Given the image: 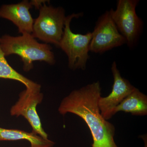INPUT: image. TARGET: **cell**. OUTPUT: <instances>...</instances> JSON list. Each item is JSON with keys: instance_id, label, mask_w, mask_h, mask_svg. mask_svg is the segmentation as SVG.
<instances>
[{"instance_id": "9", "label": "cell", "mask_w": 147, "mask_h": 147, "mask_svg": "<svg viewBox=\"0 0 147 147\" xmlns=\"http://www.w3.org/2000/svg\"><path fill=\"white\" fill-rule=\"evenodd\" d=\"M32 7L30 1L24 0L12 4L3 5L0 7V18L12 22L21 34H32L34 20L30 13Z\"/></svg>"}, {"instance_id": "5", "label": "cell", "mask_w": 147, "mask_h": 147, "mask_svg": "<svg viewBox=\"0 0 147 147\" xmlns=\"http://www.w3.org/2000/svg\"><path fill=\"white\" fill-rule=\"evenodd\" d=\"M139 1V0H119L115 10L110 9L114 23L129 48H133L137 45L143 30V21L136 11Z\"/></svg>"}, {"instance_id": "6", "label": "cell", "mask_w": 147, "mask_h": 147, "mask_svg": "<svg viewBox=\"0 0 147 147\" xmlns=\"http://www.w3.org/2000/svg\"><path fill=\"white\" fill-rule=\"evenodd\" d=\"M92 33L89 49L92 53L101 54L126 43L113 21L110 10L98 18Z\"/></svg>"}, {"instance_id": "1", "label": "cell", "mask_w": 147, "mask_h": 147, "mask_svg": "<svg viewBox=\"0 0 147 147\" xmlns=\"http://www.w3.org/2000/svg\"><path fill=\"white\" fill-rule=\"evenodd\" d=\"M101 90L97 82L72 91L62 100L58 111L63 115L75 114L86 122L92 137V147H119L114 140L115 126L103 118L98 108Z\"/></svg>"}, {"instance_id": "10", "label": "cell", "mask_w": 147, "mask_h": 147, "mask_svg": "<svg viewBox=\"0 0 147 147\" xmlns=\"http://www.w3.org/2000/svg\"><path fill=\"white\" fill-rule=\"evenodd\" d=\"M120 111L131 113L133 115H146L147 96L135 88L130 94L112 110L111 117Z\"/></svg>"}, {"instance_id": "4", "label": "cell", "mask_w": 147, "mask_h": 147, "mask_svg": "<svg viewBox=\"0 0 147 147\" xmlns=\"http://www.w3.org/2000/svg\"><path fill=\"white\" fill-rule=\"evenodd\" d=\"M38 17L35 19L32 34L46 44L59 47L63 34L66 17L63 7H53L44 3L40 8Z\"/></svg>"}, {"instance_id": "12", "label": "cell", "mask_w": 147, "mask_h": 147, "mask_svg": "<svg viewBox=\"0 0 147 147\" xmlns=\"http://www.w3.org/2000/svg\"><path fill=\"white\" fill-rule=\"evenodd\" d=\"M0 78L11 79L21 82L25 85L26 89L33 92L40 91L41 86L33 82L25 77L21 74L18 73L12 68L6 59L0 46Z\"/></svg>"}, {"instance_id": "2", "label": "cell", "mask_w": 147, "mask_h": 147, "mask_svg": "<svg viewBox=\"0 0 147 147\" xmlns=\"http://www.w3.org/2000/svg\"><path fill=\"white\" fill-rule=\"evenodd\" d=\"M0 46L5 57L18 55L23 62V69L29 71L33 68V62L44 61L50 65L56 62L51 45L38 42L32 34L18 36L5 34L0 37Z\"/></svg>"}, {"instance_id": "3", "label": "cell", "mask_w": 147, "mask_h": 147, "mask_svg": "<svg viewBox=\"0 0 147 147\" xmlns=\"http://www.w3.org/2000/svg\"><path fill=\"white\" fill-rule=\"evenodd\" d=\"M83 15L82 13H73L66 17L63 34L59 45L67 56L69 67L73 70H85L90 58L88 53L92 33L88 32L85 34H76L70 28L72 19Z\"/></svg>"}, {"instance_id": "13", "label": "cell", "mask_w": 147, "mask_h": 147, "mask_svg": "<svg viewBox=\"0 0 147 147\" xmlns=\"http://www.w3.org/2000/svg\"><path fill=\"white\" fill-rule=\"evenodd\" d=\"M47 1H36V0H33L30 1L32 5L34 6V7L36 9H39L41 7V6L44 3L47 2Z\"/></svg>"}, {"instance_id": "8", "label": "cell", "mask_w": 147, "mask_h": 147, "mask_svg": "<svg viewBox=\"0 0 147 147\" xmlns=\"http://www.w3.org/2000/svg\"><path fill=\"white\" fill-rule=\"evenodd\" d=\"M111 71L114 78L112 91L106 97L100 96L98 101L100 114L103 118L107 121L112 118L111 113L112 110L135 88L128 80L122 77L115 61L112 63Z\"/></svg>"}, {"instance_id": "11", "label": "cell", "mask_w": 147, "mask_h": 147, "mask_svg": "<svg viewBox=\"0 0 147 147\" xmlns=\"http://www.w3.org/2000/svg\"><path fill=\"white\" fill-rule=\"evenodd\" d=\"M26 140L30 147H53L55 143L45 139L32 131L28 132L18 129H8L0 127V141Z\"/></svg>"}, {"instance_id": "7", "label": "cell", "mask_w": 147, "mask_h": 147, "mask_svg": "<svg viewBox=\"0 0 147 147\" xmlns=\"http://www.w3.org/2000/svg\"><path fill=\"white\" fill-rule=\"evenodd\" d=\"M43 94L40 91L33 92L26 89L19 95L18 101L11 107V115L24 117L32 128V131L44 139H48V134L42 127L36 108L42 102Z\"/></svg>"}]
</instances>
